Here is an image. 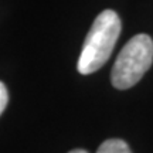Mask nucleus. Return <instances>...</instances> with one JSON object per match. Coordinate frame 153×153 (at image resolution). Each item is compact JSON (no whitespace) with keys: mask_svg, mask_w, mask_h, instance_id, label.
Wrapping results in <instances>:
<instances>
[{"mask_svg":"<svg viewBox=\"0 0 153 153\" xmlns=\"http://www.w3.org/2000/svg\"><path fill=\"white\" fill-rule=\"evenodd\" d=\"M97 153H132L129 145L122 139H108L102 142Z\"/></svg>","mask_w":153,"mask_h":153,"instance_id":"3","label":"nucleus"},{"mask_svg":"<svg viewBox=\"0 0 153 153\" xmlns=\"http://www.w3.org/2000/svg\"><path fill=\"white\" fill-rule=\"evenodd\" d=\"M9 102V94H7V88H6L4 82L0 84V114H3Z\"/></svg>","mask_w":153,"mask_h":153,"instance_id":"4","label":"nucleus"},{"mask_svg":"<svg viewBox=\"0 0 153 153\" xmlns=\"http://www.w3.org/2000/svg\"><path fill=\"white\" fill-rule=\"evenodd\" d=\"M153 62V40L148 34H136L120 50L111 72L116 89H128L142 79Z\"/></svg>","mask_w":153,"mask_h":153,"instance_id":"2","label":"nucleus"},{"mask_svg":"<svg viewBox=\"0 0 153 153\" xmlns=\"http://www.w3.org/2000/svg\"><path fill=\"white\" fill-rule=\"evenodd\" d=\"M68 153H89V152H87L85 149H74V150H71Z\"/></svg>","mask_w":153,"mask_h":153,"instance_id":"5","label":"nucleus"},{"mask_svg":"<svg viewBox=\"0 0 153 153\" xmlns=\"http://www.w3.org/2000/svg\"><path fill=\"white\" fill-rule=\"evenodd\" d=\"M120 28L122 24L119 16L111 9L101 11L95 17L76 62L79 74L89 75L105 65L119 38Z\"/></svg>","mask_w":153,"mask_h":153,"instance_id":"1","label":"nucleus"}]
</instances>
